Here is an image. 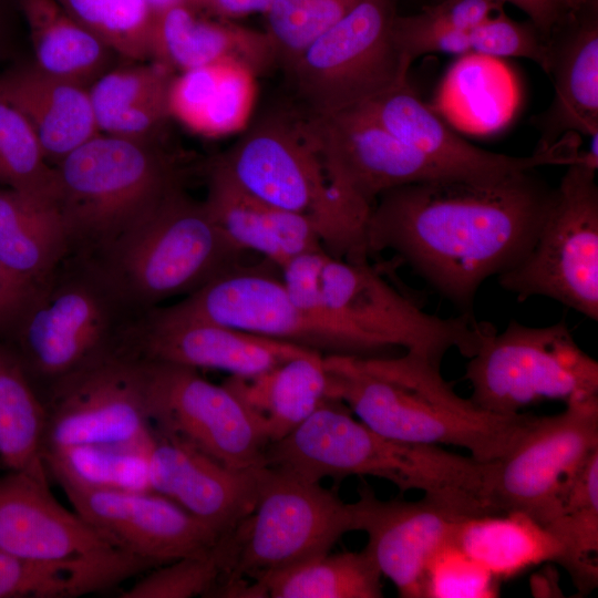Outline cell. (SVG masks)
<instances>
[{
  "instance_id": "49",
  "label": "cell",
  "mask_w": 598,
  "mask_h": 598,
  "mask_svg": "<svg viewBox=\"0 0 598 598\" xmlns=\"http://www.w3.org/2000/svg\"><path fill=\"white\" fill-rule=\"evenodd\" d=\"M147 2L154 13L176 3L183 2V0H147Z\"/></svg>"
},
{
  "instance_id": "30",
  "label": "cell",
  "mask_w": 598,
  "mask_h": 598,
  "mask_svg": "<svg viewBox=\"0 0 598 598\" xmlns=\"http://www.w3.org/2000/svg\"><path fill=\"white\" fill-rule=\"evenodd\" d=\"M31 60L40 70L85 87L120 56L55 0H18Z\"/></svg>"
},
{
  "instance_id": "38",
  "label": "cell",
  "mask_w": 598,
  "mask_h": 598,
  "mask_svg": "<svg viewBox=\"0 0 598 598\" xmlns=\"http://www.w3.org/2000/svg\"><path fill=\"white\" fill-rule=\"evenodd\" d=\"M0 185L56 205L59 183L25 117L0 93Z\"/></svg>"
},
{
  "instance_id": "13",
  "label": "cell",
  "mask_w": 598,
  "mask_h": 598,
  "mask_svg": "<svg viewBox=\"0 0 598 598\" xmlns=\"http://www.w3.org/2000/svg\"><path fill=\"white\" fill-rule=\"evenodd\" d=\"M596 453L598 396L569 402L557 414L534 415L494 461L491 497L496 513H523L546 527Z\"/></svg>"
},
{
  "instance_id": "21",
  "label": "cell",
  "mask_w": 598,
  "mask_h": 598,
  "mask_svg": "<svg viewBox=\"0 0 598 598\" xmlns=\"http://www.w3.org/2000/svg\"><path fill=\"white\" fill-rule=\"evenodd\" d=\"M0 549L42 561L131 555L62 506L51 493L48 477L7 470L0 473Z\"/></svg>"
},
{
  "instance_id": "17",
  "label": "cell",
  "mask_w": 598,
  "mask_h": 598,
  "mask_svg": "<svg viewBox=\"0 0 598 598\" xmlns=\"http://www.w3.org/2000/svg\"><path fill=\"white\" fill-rule=\"evenodd\" d=\"M372 118L399 140L427 157L445 177L494 178L545 165H569L580 159L574 134L536 150L512 156L481 148L461 137L417 96L409 81L353 109Z\"/></svg>"
},
{
  "instance_id": "32",
  "label": "cell",
  "mask_w": 598,
  "mask_h": 598,
  "mask_svg": "<svg viewBox=\"0 0 598 598\" xmlns=\"http://www.w3.org/2000/svg\"><path fill=\"white\" fill-rule=\"evenodd\" d=\"M453 543L498 581L543 563L560 565L563 548L544 526L523 513L464 518Z\"/></svg>"
},
{
  "instance_id": "22",
  "label": "cell",
  "mask_w": 598,
  "mask_h": 598,
  "mask_svg": "<svg viewBox=\"0 0 598 598\" xmlns=\"http://www.w3.org/2000/svg\"><path fill=\"white\" fill-rule=\"evenodd\" d=\"M152 430L147 450L152 492L173 501L220 536L254 511L260 466L227 467L195 447Z\"/></svg>"
},
{
  "instance_id": "47",
  "label": "cell",
  "mask_w": 598,
  "mask_h": 598,
  "mask_svg": "<svg viewBox=\"0 0 598 598\" xmlns=\"http://www.w3.org/2000/svg\"><path fill=\"white\" fill-rule=\"evenodd\" d=\"M274 0H214L209 16L230 20L255 12L266 13Z\"/></svg>"
},
{
  "instance_id": "34",
  "label": "cell",
  "mask_w": 598,
  "mask_h": 598,
  "mask_svg": "<svg viewBox=\"0 0 598 598\" xmlns=\"http://www.w3.org/2000/svg\"><path fill=\"white\" fill-rule=\"evenodd\" d=\"M45 408L12 348L0 340V464L48 477L43 460Z\"/></svg>"
},
{
  "instance_id": "18",
  "label": "cell",
  "mask_w": 598,
  "mask_h": 598,
  "mask_svg": "<svg viewBox=\"0 0 598 598\" xmlns=\"http://www.w3.org/2000/svg\"><path fill=\"white\" fill-rule=\"evenodd\" d=\"M61 488L75 513L152 568L206 554L221 537L155 492Z\"/></svg>"
},
{
  "instance_id": "45",
  "label": "cell",
  "mask_w": 598,
  "mask_h": 598,
  "mask_svg": "<svg viewBox=\"0 0 598 598\" xmlns=\"http://www.w3.org/2000/svg\"><path fill=\"white\" fill-rule=\"evenodd\" d=\"M41 287L17 278L0 264V340L11 338Z\"/></svg>"
},
{
  "instance_id": "44",
  "label": "cell",
  "mask_w": 598,
  "mask_h": 598,
  "mask_svg": "<svg viewBox=\"0 0 598 598\" xmlns=\"http://www.w3.org/2000/svg\"><path fill=\"white\" fill-rule=\"evenodd\" d=\"M520 9L550 43L563 29L577 20L589 0H502Z\"/></svg>"
},
{
  "instance_id": "35",
  "label": "cell",
  "mask_w": 598,
  "mask_h": 598,
  "mask_svg": "<svg viewBox=\"0 0 598 598\" xmlns=\"http://www.w3.org/2000/svg\"><path fill=\"white\" fill-rule=\"evenodd\" d=\"M150 444L71 445L44 450L42 460L48 476L60 486L152 492L147 460Z\"/></svg>"
},
{
  "instance_id": "20",
  "label": "cell",
  "mask_w": 598,
  "mask_h": 598,
  "mask_svg": "<svg viewBox=\"0 0 598 598\" xmlns=\"http://www.w3.org/2000/svg\"><path fill=\"white\" fill-rule=\"evenodd\" d=\"M359 530L382 576L403 598H426L427 569L453 542L460 523L471 517L450 503L423 495L419 501H382L368 485L359 488Z\"/></svg>"
},
{
  "instance_id": "40",
  "label": "cell",
  "mask_w": 598,
  "mask_h": 598,
  "mask_svg": "<svg viewBox=\"0 0 598 598\" xmlns=\"http://www.w3.org/2000/svg\"><path fill=\"white\" fill-rule=\"evenodd\" d=\"M362 0H274L267 30L286 71L305 48Z\"/></svg>"
},
{
  "instance_id": "10",
  "label": "cell",
  "mask_w": 598,
  "mask_h": 598,
  "mask_svg": "<svg viewBox=\"0 0 598 598\" xmlns=\"http://www.w3.org/2000/svg\"><path fill=\"white\" fill-rule=\"evenodd\" d=\"M395 17L394 0H362L305 48L286 71L301 113L350 111L408 81Z\"/></svg>"
},
{
  "instance_id": "33",
  "label": "cell",
  "mask_w": 598,
  "mask_h": 598,
  "mask_svg": "<svg viewBox=\"0 0 598 598\" xmlns=\"http://www.w3.org/2000/svg\"><path fill=\"white\" fill-rule=\"evenodd\" d=\"M381 578L365 548L328 553L246 582L234 598H380Z\"/></svg>"
},
{
  "instance_id": "12",
  "label": "cell",
  "mask_w": 598,
  "mask_h": 598,
  "mask_svg": "<svg viewBox=\"0 0 598 598\" xmlns=\"http://www.w3.org/2000/svg\"><path fill=\"white\" fill-rule=\"evenodd\" d=\"M161 309L174 317L220 323L322 355L372 358L399 354L347 324L303 309L290 296L281 278L246 266Z\"/></svg>"
},
{
  "instance_id": "46",
  "label": "cell",
  "mask_w": 598,
  "mask_h": 598,
  "mask_svg": "<svg viewBox=\"0 0 598 598\" xmlns=\"http://www.w3.org/2000/svg\"><path fill=\"white\" fill-rule=\"evenodd\" d=\"M28 39L18 0H0V70L25 56Z\"/></svg>"
},
{
  "instance_id": "28",
  "label": "cell",
  "mask_w": 598,
  "mask_h": 598,
  "mask_svg": "<svg viewBox=\"0 0 598 598\" xmlns=\"http://www.w3.org/2000/svg\"><path fill=\"white\" fill-rule=\"evenodd\" d=\"M323 357L311 352L257 377L230 375L224 384L251 411L270 444L287 436L331 400Z\"/></svg>"
},
{
  "instance_id": "48",
  "label": "cell",
  "mask_w": 598,
  "mask_h": 598,
  "mask_svg": "<svg viewBox=\"0 0 598 598\" xmlns=\"http://www.w3.org/2000/svg\"><path fill=\"white\" fill-rule=\"evenodd\" d=\"M214 0H183V3L193 8L196 11L203 12L209 16Z\"/></svg>"
},
{
  "instance_id": "39",
  "label": "cell",
  "mask_w": 598,
  "mask_h": 598,
  "mask_svg": "<svg viewBox=\"0 0 598 598\" xmlns=\"http://www.w3.org/2000/svg\"><path fill=\"white\" fill-rule=\"evenodd\" d=\"M120 59L150 60L153 10L147 0H55Z\"/></svg>"
},
{
  "instance_id": "25",
  "label": "cell",
  "mask_w": 598,
  "mask_h": 598,
  "mask_svg": "<svg viewBox=\"0 0 598 598\" xmlns=\"http://www.w3.org/2000/svg\"><path fill=\"white\" fill-rule=\"evenodd\" d=\"M204 173V203L208 213L229 239L245 251L258 252L280 269L302 254L324 249L308 217L250 195L214 159Z\"/></svg>"
},
{
  "instance_id": "8",
  "label": "cell",
  "mask_w": 598,
  "mask_h": 598,
  "mask_svg": "<svg viewBox=\"0 0 598 598\" xmlns=\"http://www.w3.org/2000/svg\"><path fill=\"white\" fill-rule=\"evenodd\" d=\"M358 503H344L320 482L262 465L254 511L220 537L225 567L214 597L330 553L347 533L359 532Z\"/></svg>"
},
{
  "instance_id": "4",
  "label": "cell",
  "mask_w": 598,
  "mask_h": 598,
  "mask_svg": "<svg viewBox=\"0 0 598 598\" xmlns=\"http://www.w3.org/2000/svg\"><path fill=\"white\" fill-rule=\"evenodd\" d=\"M69 255L95 258L184 188L179 159L158 140L99 133L55 166Z\"/></svg>"
},
{
  "instance_id": "15",
  "label": "cell",
  "mask_w": 598,
  "mask_h": 598,
  "mask_svg": "<svg viewBox=\"0 0 598 598\" xmlns=\"http://www.w3.org/2000/svg\"><path fill=\"white\" fill-rule=\"evenodd\" d=\"M145 363L147 410L154 430L230 468L264 465L269 442L234 391L209 382L194 368Z\"/></svg>"
},
{
  "instance_id": "7",
  "label": "cell",
  "mask_w": 598,
  "mask_h": 598,
  "mask_svg": "<svg viewBox=\"0 0 598 598\" xmlns=\"http://www.w3.org/2000/svg\"><path fill=\"white\" fill-rule=\"evenodd\" d=\"M246 252L214 221L204 200L181 188L90 259L133 307L146 311L244 266Z\"/></svg>"
},
{
  "instance_id": "3",
  "label": "cell",
  "mask_w": 598,
  "mask_h": 598,
  "mask_svg": "<svg viewBox=\"0 0 598 598\" xmlns=\"http://www.w3.org/2000/svg\"><path fill=\"white\" fill-rule=\"evenodd\" d=\"M264 465L310 482L369 475L401 492L421 491L445 501L467 516L496 514L491 497L494 461L391 440L354 419L339 400H327L291 433L268 444Z\"/></svg>"
},
{
  "instance_id": "42",
  "label": "cell",
  "mask_w": 598,
  "mask_h": 598,
  "mask_svg": "<svg viewBox=\"0 0 598 598\" xmlns=\"http://www.w3.org/2000/svg\"><path fill=\"white\" fill-rule=\"evenodd\" d=\"M471 52L493 58L528 59L549 73L550 43L530 23L507 17L503 10L470 31Z\"/></svg>"
},
{
  "instance_id": "2",
  "label": "cell",
  "mask_w": 598,
  "mask_h": 598,
  "mask_svg": "<svg viewBox=\"0 0 598 598\" xmlns=\"http://www.w3.org/2000/svg\"><path fill=\"white\" fill-rule=\"evenodd\" d=\"M329 399L346 404L362 423L391 440L453 445L481 462L498 460L534 414L502 415L456 393L441 365L414 352L390 357L324 355Z\"/></svg>"
},
{
  "instance_id": "27",
  "label": "cell",
  "mask_w": 598,
  "mask_h": 598,
  "mask_svg": "<svg viewBox=\"0 0 598 598\" xmlns=\"http://www.w3.org/2000/svg\"><path fill=\"white\" fill-rule=\"evenodd\" d=\"M176 74L154 61L115 65L89 87L100 133L133 138L157 140L171 118L168 95Z\"/></svg>"
},
{
  "instance_id": "29",
  "label": "cell",
  "mask_w": 598,
  "mask_h": 598,
  "mask_svg": "<svg viewBox=\"0 0 598 598\" xmlns=\"http://www.w3.org/2000/svg\"><path fill=\"white\" fill-rule=\"evenodd\" d=\"M69 254L56 205L0 187V264L8 271L41 287Z\"/></svg>"
},
{
  "instance_id": "24",
  "label": "cell",
  "mask_w": 598,
  "mask_h": 598,
  "mask_svg": "<svg viewBox=\"0 0 598 598\" xmlns=\"http://www.w3.org/2000/svg\"><path fill=\"white\" fill-rule=\"evenodd\" d=\"M0 93L29 122L52 166L100 133L89 89L40 70L31 56L0 70Z\"/></svg>"
},
{
  "instance_id": "31",
  "label": "cell",
  "mask_w": 598,
  "mask_h": 598,
  "mask_svg": "<svg viewBox=\"0 0 598 598\" xmlns=\"http://www.w3.org/2000/svg\"><path fill=\"white\" fill-rule=\"evenodd\" d=\"M254 78L241 65L223 62L177 73L171 84V117L205 136L230 133L247 117Z\"/></svg>"
},
{
  "instance_id": "41",
  "label": "cell",
  "mask_w": 598,
  "mask_h": 598,
  "mask_svg": "<svg viewBox=\"0 0 598 598\" xmlns=\"http://www.w3.org/2000/svg\"><path fill=\"white\" fill-rule=\"evenodd\" d=\"M220 538L208 553L173 560L147 570L121 598L214 597L224 575Z\"/></svg>"
},
{
  "instance_id": "23",
  "label": "cell",
  "mask_w": 598,
  "mask_h": 598,
  "mask_svg": "<svg viewBox=\"0 0 598 598\" xmlns=\"http://www.w3.org/2000/svg\"><path fill=\"white\" fill-rule=\"evenodd\" d=\"M150 60L175 74L229 62L258 75L279 65L276 48L266 31L213 19L183 2L154 12Z\"/></svg>"
},
{
  "instance_id": "37",
  "label": "cell",
  "mask_w": 598,
  "mask_h": 598,
  "mask_svg": "<svg viewBox=\"0 0 598 598\" xmlns=\"http://www.w3.org/2000/svg\"><path fill=\"white\" fill-rule=\"evenodd\" d=\"M545 528L563 548L560 566L579 592L589 594L598 582V453L587 462Z\"/></svg>"
},
{
  "instance_id": "36",
  "label": "cell",
  "mask_w": 598,
  "mask_h": 598,
  "mask_svg": "<svg viewBox=\"0 0 598 598\" xmlns=\"http://www.w3.org/2000/svg\"><path fill=\"white\" fill-rule=\"evenodd\" d=\"M121 580L113 560L42 561L0 549V598H76L110 590Z\"/></svg>"
},
{
  "instance_id": "19",
  "label": "cell",
  "mask_w": 598,
  "mask_h": 598,
  "mask_svg": "<svg viewBox=\"0 0 598 598\" xmlns=\"http://www.w3.org/2000/svg\"><path fill=\"white\" fill-rule=\"evenodd\" d=\"M311 352L316 351L207 320L174 317L155 307L141 316L125 354L252 378Z\"/></svg>"
},
{
  "instance_id": "5",
  "label": "cell",
  "mask_w": 598,
  "mask_h": 598,
  "mask_svg": "<svg viewBox=\"0 0 598 598\" xmlns=\"http://www.w3.org/2000/svg\"><path fill=\"white\" fill-rule=\"evenodd\" d=\"M144 312L122 296L96 262L69 255L6 342L41 396L62 378L124 354Z\"/></svg>"
},
{
  "instance_id": "6",
  "label": "cell",
  "mask_w": 598,
  "mask_h": 598,
  "mask_svg": "<svg viewBox=\"0 0 598 598\" xmlns=\"http://www.w3.org/2000/svg\"><path fill=\"white\" fill-rule=\"evenodd\" d=\"M214 161L250 195L308 217L333 257L368 261V215L331 185L299 113L270 112Z\"/></svg>"
},
{
  "instance_id": "9",
  "label": "cell",
  "mask_w": 598,
  "mask_h": 598,
  "mask_svg": "<svg viewBox=\"0 0 598 598\" xmlns=\"http://www.w3.org/2000/svg\"><path fill=\"white\" fill-rule=\"evenodd\" d=\"M463 378L477 406L502 415L543 401L598 396V362L579 347L565 318L546 327L513 319L502 332L492 324Z\"/></svg>"
},
{
  "instance_id": "16",
  "label": "cell",
  "mask_w": 598,
  "mask_h": 598,
  "mask_svg": "<svg viewBox=\"0 0 598 598\" xmlns=\"http://www.w3.org/2000/svg\"><path fill=\"white\" fill-rule=\"evenodd\" d=\"M300 114L332 187L368 215L389 189L445 177L422 153L355 110Z\"/></svg>"
},
{
  "instance_id": "14",
  "label": "cell",
  "mask_w": 598,
  "mask_h": 598,
  "mask_svg": "<svg viewBox=\"0 0 598 598\" xmlns=\"http://www.w3.org/2000/svg\"><path fill=\"white\" fill-rule=\"evenodd\" d=\"M146 363L114 354L50 385L43 450L71 445H146L153 430L147 410Z\"/></svg>"
},
{
  "instance_id": "26",
  "label": "cell",
  "mask_w": 598,
  "mask_h": 598,
  "mask_svg": "<svg viewBox=\"0 0 598 598\" xmlns=\"http://www.w3.org/2000/svg\"><path fill=\"white\" fill-rule=\"evenodd\" d=\"M550 41L554 99L536 122L538 150L566 134L598 137V23L581 16Z\"/></svg>"
},
{
  "instance_id": "11",
  "label": "cell",
  "mask_w": 598,
  "mask_h": 598,
  "mask_svg": "<svg viewBox=\"0 0 598 598\" xmlns=\"http://www.w3.org/2000/svg\"><path fill=\"white\" fill-rule=\"evenodd\" d=\"M598 158L567 165L526 256L497 277L518 301L545 297L598 320Z\"/></svg>"
},
{
  "instance_id": "50",
  "label": "cell",
  "mask_w": 598,
  "mask_h": 598,
  "mask_svg": "<svg viewBox=\"0 0 598 598\" xmlns=\"http://www.w3.org/2000/svg\"><path fill=\"white\" fill-rule=\"evenodd\" d=\"M0 467H1V465H0Z\"/></svg>"
},
{
  "instance_id": "43",
  "label": "cell",
  "mask_w": 598,
  "mask_h": 598,
  "mask_svg": "<svg viewBox=\"0 0 598 598\" xmlns=\"http://www.w3.org/2000/svg\"><path fill=\"white\" fill-rule=\"evenodd\" d=\"M498 580L453 542L431 561L426 575V598H486L498 594Z\"/></svg>"
},
{
  "instance_id": "1",
  "label": "cell",
  "mask_w": 598,
  "mask_h": 598,
  "mask_svg": "<svg viewBox=\"0 0 598 598\" xmlns=\"http://www.w3.org/2000/svg\"><path fill=\"white\" fill-rule=\"evenodd\" d=\"M554 196L536 169L402 185L375 199L368 250L393 251L461 313H473L480 287L529 251Z\"/></svg>"
}]
</instances>
